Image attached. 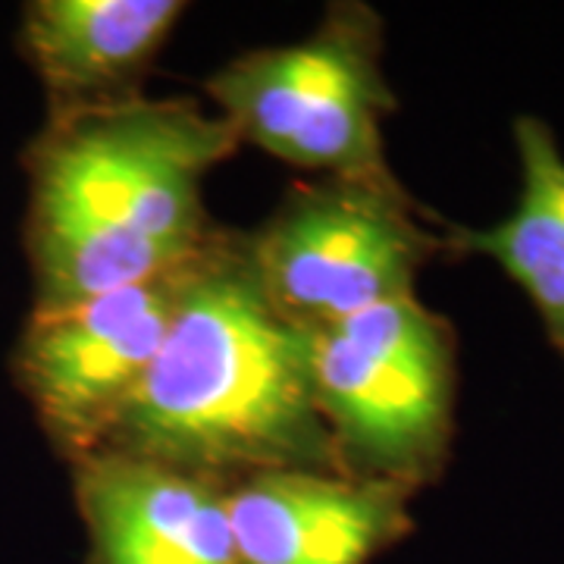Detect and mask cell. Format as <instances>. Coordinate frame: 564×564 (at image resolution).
Masks as SVG:
<instances>
[{
  "label": "cell",
  "mask_w": 564,
  "mask_h": 564,
  "mask_svg": "<svg viewBox=\"0 0 564 564\" xmlns=\"http://www.w3.org/2000/svg\"><path fill=\"white\" fill-rule=\"evenodd\" d=\"M417 492L333 470H267L226 486L239 564H373L417 524Z\"/></svg>",
  "instance_id": "obj_7"
},
{
  "label": "cell",
  "mask_w": 564,
  "mask_h": 564,
  "mask_svg": "<svg viewBox=\"0 0 564 564\" xmlns=\"http://www.w3.org/2000/svg\"><path fill=\"white\" fill-rule=\"evenodd\" d=\"M85 564H239L226 486L122 455L69 464Z\"/></svg>",
  "instance_id": "obj_8"
},
{
  "label": "cell",
  "mask_w": 564,
  "mask_h": 564,
  "mask_svg": "<svg viewBox=\"0 0 564 564\" xmlns=\"http://www.w3.org/2000/svg\"><path fill=\"white\" fill-rule=\"evenodd\" d=\"M245 248L263 295L302 329L417 295L426 263L448 258L443 220L399 185L314 180L295 185Z\"/></svg>",
  "instance_id": "obj_5"
},
{
  "label": "cell",
  "mask_w": 564,
  "mask_h": 564,
  "mask_svg": "<svg viewBox=\"0 0 564 564\" xmlns=\"http://www.w3.org/2000/svg\"><path fill=\"white\" fill-rule=\"evenodd\" d=\"M236 151L232 126L195 98L141 95L44 117L22 151L32 311L85 302L198 258L220 229L204 182Z\"/></svg>",
  "instance_id": "obj_2"
},
{
  "label": "cell",
  "mask_w": 564,
  "mask_h": 564,
  "mask_svg": "<svg viewBox=\"0 0 564 564\" xmlns=\"http://www.w3.org/2000/svg\"><path fill=\"white\" fill-rule=\"evenodd\" d=\"M521 192L511 214L474 229L443 220L448 261L489 258L533 304L543 333L564 364V154L552 126L533 113L511 122Z\"/></svg>",
  "instance_id": "obj_10"
},
{
  "label": "cell",
  "mask_w": 564,
  "mask_h": 564,
  "mask_svg": "<svg viewBox=\"0 0 564 564\" xmlns=\"http://www.w3.org/2000/svg\"><path fill=\"white\" fill-rule=\"evenodd\" d=\"M314 402L336 474L421 492L458 433V333L417 295L307 329Z\"/></svg>",
  "instance_id": "obj_3"
},
{
  "label": "cell",
  "mask_w": 564,
  "mask_h": 564,
  "mask_svg": "<svg viewBox=\"0 0 564 564\" xmlns=\"http://www.w3.org/2000/svg\"><path fill=\"white\" fill-rule=\"evenodd\" d=\"M192 261L85 302L29 311L10 351V377L66 464L98 448L139 389L176 314Z\"/></svg>",
  "instance_id": "obj_6"
},
{
  "label": "cell",
  "mask_w": 564,
  "mask_h": 564,
  "mask_svg": "<svg viewBox=\"0 0 564 564\" xmlns=\"http://www.w3.org/2000/svg\"><path fill=\"white\" fill-rule=\"evenodd\" d=\"M383 54V17L336 0L307 39L248 51L204 88L239 144L321 180L399 185L383 141V120L399 110Z\"/></svg>",
  "instance_id": "obj_4"
},
{
  "label": "cell",
  "mask_w": 564,
  "mask_h": 564,
  "mask_svg": "<svg viewBox=\"0 0 564 564\" xmlns=\"http://www.w3.org/2000/svg\"><path fill=\"white\" fill-rule=\"evenodd\" d=\"M182 13L180 0L25 3L17 44L44 88L47 117L141 98L144 76Z\"/></svg>",
  "instance_id": "obj_9"
},
{
  "label": "cell",
  "mask_w": 564,
  "mask_h": 564,
  "mask_svg": "<svg viewBox=\"0 0 564 564\" xmlns=\"http://www.w3.org/2000/svg\"><path fill=\"white\" fill-rule=\"evenodd\" d=\"M88 455H122L232 486L267 470H333L307 329L263 295L245 232L217 229L188 267L139 389Z\"/></svg>",
  "instance_id": "obj_1"
}]
</instances>
